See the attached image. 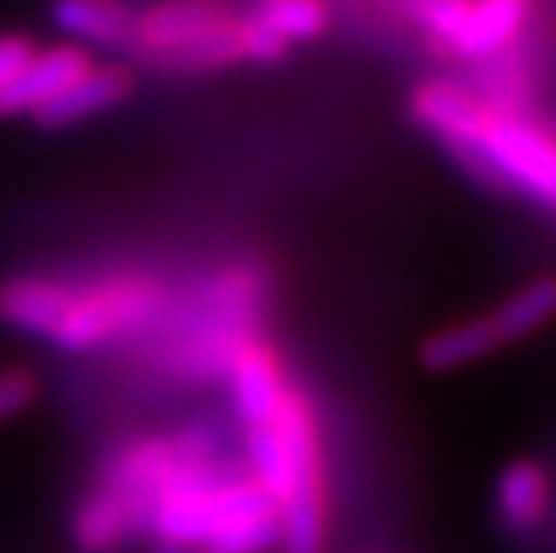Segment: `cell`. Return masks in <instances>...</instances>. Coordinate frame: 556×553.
<instances>
[{
  "mask_svg": "<svg viewBox=\"0 0 556 553\" xmlns=\"http://www.w3.org/2000/svg\"><path fill=\"white\" fill-rule=\"evenodd\" d=\"M409 115L459 169L489 191L525 198L556 216V126L531 109H500L470 84L428 79Z\"/></svg>",
  "mask_w": 556,
  "mask_h": 553,
  "instance_id": "6da1fadb",
  "label": "cell"
},
{
  "mask_svg": "<svg viewBox=\"0 0 556 553\" xmlns=\"http://www.w3.org/2000/svg\"><path fill=\"white\" fill-rule=\"evenodd\" d=\"M129 51L173 73H201L241 62L274 65L291 47L252 11L227 0H159L137 11Z\"/></svg>",
  "mask_w": 556,
  "mask_h": 553,
  "instance_id": "7a4b0ae2",
  "label": "cell"
},
{
  "mask_svg": "<svg viewBox=\"0 0 556 553\" xmlns=\"http://www.w3.org/2000/svg\"><path fill=\"white\" fill-rule=\"evenodd\" d=\"M274 420L283 439V456H288V475L277 497L280 553H327L330 503L324 439H319V420L309 395L294 381Z\"/></svg>",
  "mask_w": 556,
  "mask_h": 553,
  "instance_id": "3957f363",
  "label": "cell"
},
{
  "mask_svg": "<svg viewBox=\"0 0 556 553\" xmlns=\"http://www.w3.org/2000/svg\"><path fill=\"white\" fill-rule=\"evenodd\" d=\"M165 291L155 277H112L93 288H73L51 345L62 352H90L129 335L162 310Z\"/></svg>",
  "mask_w": 556,
  "mask_h": 553,
  "instance_id": "277c9868",
  "label": "cell"
},
{
  "mask_svg": "<svg viewBox=\"0 0 556 553\" xmlns=\"http://www.w3.org/2000/svg\"><path fill=\"white\" fill-rule=\"evenodd\" d=\"M205 546L212 553H274L280 550V511L274 497L241 470H227L216 489V507Z\"/></svg>",
  "mask_w": 556,
  "mask_h": 553,
  "instance_id": "5b68a950",
  "label": "cell"
},
{
  "mask_svg": "<svg viewBox=\"0 0 556 553\" xmlns=\"http://www.w3.org/2000/svg\"><path fill=\"white\" fill-rule=\"evenodd\" d=\"M93 62L90 51L76 43L33 47V54L15 68V76L0 87V115H37L51 98H58L73 79Z\"/></svg>",
  "mask_w": 556,
  "mask_h": 553,
  "instance_id": "8992f818",
  "label": "cell"
},
{
  "mask_svg": "<svg viewBox=\"0 0 556 553\" xmlns=\"http://www.w3.org/2000/svg\"><path fill=\"white\" fill-rule=\"evenodd\" d=\"M227 374H230L233 414H238L241 425L244 428L269 425L291 388V378L283 374V363L277 352L269 349L266 341L248 338L230 356Z\"/></svg>",
  "mask_w": 556,
  "mask_h": 553,
  "instance_id": "52a82bcc",
  "label": "cell"
},
{
  "mask_svg": "<svg viewBox=\"0 0 556 553\" xmlns=\"http://www.w3.org/2000/svg\"><path fill=\"white\" fill-rule=\"evenodd\" d=\"M495 521L506 536L531 539L549 525L553 514V478L539 461H514L500 470L492 492Z\"/></svg>",
  "mask_w": 556,
  "mask_h": 553,
  "instance_id": "ba28073f",
  "label": "cell"
},
{
  "mask_svg": "<svg viewBox=\"0 0 556 553\" xmlns=\"http://www.w3.org/2000/svg\"><path fill=\"white\" fill-rule=\"evenodd\" d=\"M129 93H134V76H129L126 65L90 62L73 84L58 93V98L47 101L33 120H37L40 126L65 129V126L98 120V115L112 112L115 104H123L129 98Z\"/></svg>",
  "mask_w": 556,
  "mask_h": 553,
  "instance_id": "9c48e42d",
  "label": "cell"
},
{
  "mask_svg": "<svg viewBox=\"0 0 556 553\" xmlns=\"http://www.w3.org/2000/svg\"><path fill=\"white\" fill-rule=\"evenodd\" d=\"M531 18H535V0H475L467 26L448 58L470 62L475 68L492 62V58L520 47Z\"/></svg>",
  "mask_w": 556,
  "mask_h": 553,
  "instance_id": "30bf717a",
  "label": "cell"
},
{
  "mask_svg": "<svg viewBox=\"0 0 556 553\" xmlns=\"http://www.w3.org/2000/svg\"><path fill=\"white\" fill-rule=\"evenodd\" d=\"M137 11L123 0H54L51 22L83 51H129Z\"/></svg>",
  "mask_w": 556,
  "mask_h": 553,
  "instance_id": "8fae6325",
  "label": "cell"
},
{
  "mask_svg": "<svg viewBox=\"0 0 556 553\" xmlns=\"http://www.w3.org/2000/svg\"><path fill=\"white\" fill-rule=\"evenodd\" d=\"M73 288L47 277H15L0 285V324L18 335L51 341Z\"/></svg>",
  "mask_w": 556,
  "mask_h": 553,
  "instance_id": "7c38bea8",
  "label": "cell"
},
{
  "mask_svg": "<svg viewBox=\"0 0 556 553\" xmlns=\"http://www.w3.org/2000/svg\"><path fill=\"white\" fill-rule=\"evenodd\" d=\"M503 349L500 335L484 316H464V321H453L445 327H438L428 338L420 341V367L431 370V374H453V370H464L470 363H481L495 356Z\"/></svg>",
  "mask_w": 556,
  "mask_h": 553,
  "instance_id": "4fadbf2b",
  "label": "cell"
},
{
  "mask_svg": "<svg viewBox=\"0 0 556 553\" xmlns=\"http://www.w3.org/2000/svg\"><path fill=\"white\" fill-rule=\"evenodd\" d=\"M140 532V517L104 489H90L73 514V539L83 553H115Z\"/></svg>",
  "mask_w": 556,
  "mask_h": 553,
  "instance_id": "5bb4252c",
  "label": "cell"
},
{
  "mask_svg": "<svg viewBox=\"0 0 556 553\" xmlns=\"http://www.w3.org/2000/svg\"><path fill=\"white\" fill-rule=\"evenodd\" d=\"M489 321L495 327V335H500L503 349L546 331L556 321V274L535 277V280H528V285H520L517 291H510V296L489 313Z\"/></svg>",
  "mask_w": 556,
  "mask_h": 553,
  "instance_id": "9a60e30c",
  "label": "cell"
},
{
  "mask_svg": "<svg viewBox=\"0 0 556 553\" xmlns=\"http://www.w3.org/2000/svg\"><path fill=\"white\" fill-rule=\"evenodd\" d=\"M248 11H252L258 22H266L288 47L313 43L330 29L327 0H252Z\"/></svg>",
  "mask_w": 556,
  "mask_h": 553,
  "instance_id": "2e32d148",
  "label": "cell"
},
{
  "mask_svg": "<svg viewBox=\"0 0 556 553\" xmlns=\"http://www.w3.org/2000/svg\"><path fill=\"white\" fill-rule=\"evenodd\" d=\"M470 4L475 0H399V11L434 51L448 58L470 18Z\"/></svg>",
  "mask_w": 556,
  "mask_h": 553,
  "instance_id": "e0dca14e",
  "label": "cell"
},
{
  "mask_svg": "<svg viewBox=\"0 0 556 553\" xmlns=\"http://www.w3.org/2000/svg\"><path fill=\"white\" fill-rule=\"evenodd\" d=\"M37 392H40V385L26 367L0 370V425L18 414H26V410L37 403Z\"/></svg>",
  "mask_w": 556,
  "mask_h": 553,
  "instance_id": "ac0fdd59",
  "label": "cell"
},
{
  "mask_svg": "<svg viewBox=\"0 0 556 553\" xmlns=\"http://www.w3.org/2000/svg\"><path fill=\"white\" fill-rule=\"evenodd\" d=\"M33 47L37 43L26 37H15V33H4V37H0V87L15 76V68L33 54Z\"/></svg>",
  "mask_w": 556,
  "mask_h": 553,
  "instance_id": "d6986e66",
  "label": "cell"
},
{
  "mask_svg": "<svg viewBox=\"0 0 556 553\" xmlns=\"http://www.w3.org/2000/svg\"><path fill=\"white\" fill-rule=\"evenodd\" d=\"M151 553H212L201 543H151Z\"/></svg>",
  "mask_w": 556,
  "mask_h": 553,
  "instance_id": "ffe728a7",
  "label": "cell"
}]
</instances>
